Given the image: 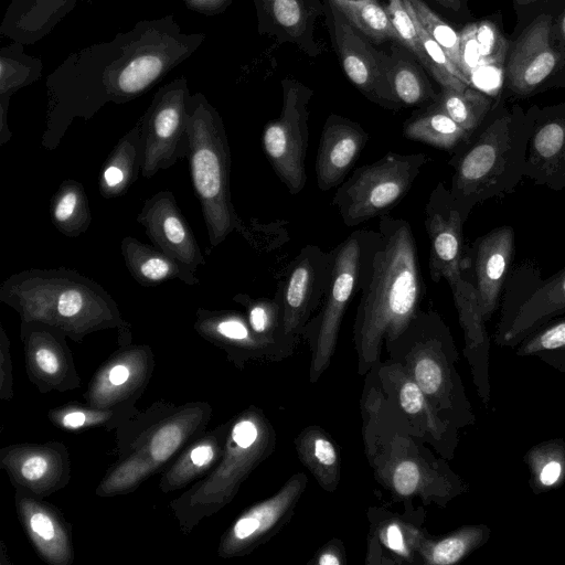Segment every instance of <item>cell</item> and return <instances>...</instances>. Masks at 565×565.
Masks as SVG:
<instances>
[{
	"label": "cell",
	"instance_id": "681fc988",
	"mask_svg": "<svg viewBox=\"0 0 565 565\" xmlns=\"http://www.w3.org/2000/svg\"><path fill=\"white\" fill-rule=\"evenodd\" d=\"M548 351L565 352V318L547 323L526 339L516 349V355L536 356Z\"/></svg>",
	"mask_w": 565,
	"mask_h": 565
},
{
	"label": "cell",
	"instance_id": "6f0895ef",
	"mask_svg": "<svg viewBox=\"0 0 565 565\" xmlns=\"http://www.w3.org/2000/svg\"><path fill=\"white\" fill-rule=\"evenodd\" d=\"M534 1H537V0H516V2L520 4H527V3H532Z\"/></svg>",
	"mask_w": 565,
	"mask_h": 565
},
{
	"label": "cell",
	"instance_id": "1f68e13d",
	"mask_svg": "<svg viewBox=\"0 0 565 565\" xmlns=\"http://www.w3.org/2000/svg\"><path fill=\"white\" fill-rule=\"evenodd\" d=\"M230 427L231 422L222 424L190 443L163 472L160 490L164 493L180 490L212 470L223 456Z\"/></svg>",
	"mask_w": 565,
	"mask_h": 565
},
{
	"label": "cell",
	"instance_id": "7402d4cb",
	"mask_svg": "<svg viewBox=\"0 0 565 565\" xmlns=\"http://www.w3.org/2000/svg\"><path fill=\"white\" fill-rule=\"evenodd\" d=\"M66 334L39 321H21V340L30 380L41 392L73 390L79 385Z\"/></svg>",
	"mask_w": 565,
	"mask_h": 565
},
{
	"label": "cell",
	"instance_id": "4dcf8cb0",
	"mask_svg": "<svg viewBox=\"0 0 565 565\" xmlns=\"http://www.w3.org/2000/svg\"><path fill=\"white\" fill-rule=\"evenodd\" d=\"M524 178L554 191L565 190V111L533 120Z\"/></svg>",
	"mask_w": 565,
	"mask_h": 565
},
{
	"label": "cell",
	"instance_id": "9a60e30c",
	"mask_svg": "<svg viewBox=\"0 0 565 565\" xmlns=\"http://www.w3.org/2000/svg\"><path fill=\"white\" fill-rule=\"evenodd\" d=\"M512 278L515 286H507L494 337L500 347L518 345L551 320L565 313V267L546 280L535 278L534 285L527 274L525 278L529 287H524L518 270Z\"/></svg>",
	"mask_w": 565,
	"mask_h": 565
},
{
	"label": "cell",
	"instance_id": "bcb514c9",
	"mask_svg": "<svg viewBox=\"0 0 565 565\" xmlns=\"http://www.w3.org/2000/svg\"><path fill=\"white\" fill-rule=\"evenodd\" d=\"M403 1L412 10L424 30L443 47L451 62L461 72L460 34L441 20L423 0Z\"/></svg>",
	"mask_w": 565,
	"mask_h": 565
},
{
	"label": "cell",
	"instance_id": "e575fe53",
	"mask_svg": "<svg viewBox=\"0 0 565 565\" xmlns=\"http://www.w3.org/2000/svg\"><path fill=\"white\" fill-rule=\"evenodd\" d=\"M294 443L301 463L324 491L333 493L341 479V459L326 430L317 425L307 426Z\"/></svg>",
	"mask_w": 565,
	"mask_h": 565
},
{
	"label": "cell",
	"instance_id": "ab89813d",
	"mask_svg": "<svg viewBox=\"0 0 565 565\" xmlns=\"http://www.w3.org/2000/svg\"><path fill=\"white\" fill-rule=\"evenodd\" d=\"M529 484L535 494L550 492L565 482V440L554 438L532 446L523 457Z\"/></svg>",
	"mask_w": 565,
	"mask_h": 565
},
{
	"label": "cell",
	"instance_id": "9f6ffc18",
	"mask_svg": "<svg viewBox=\"0 0 565 565\" xmlns=\"http://www.w3.org/2000/svg\"><path fill=\"white\" fill-rule=\"evenodd\" d=\"M561 30H562L563 36L565 38V13H564V15L562 18Z\"/></svg>",
	"mask_w": 565,
	"mask_h": 565
},
{
	"label": "cell",
	"instance_id": "8fae6325",
	"mask_svg": "<svg viewBox=\"0 0 565 565\" xmlns=\"http://www.w3.org/2000/svg\"><path fill=\"white\" fill-rule=\"evenodd\" d=\"M428 161L423 152H388L355 169L338 186L331 203L349 227L386 215L409 192Z\"/></svg>",
	"mask_w": 565,
	"mask_h": 565
},
{
	"label": "cell",
	"instance_id": "f546056e",
	"mask_svg": "<svg viewBox=\"0 0 565 565\" xmlns=\"http://www.w3.org/2000/svg\"><path fill=\"white\" fill-rule=\"evenodd\" d=\"M551 28V17L542 14L516 40L507 65L508 85L514 93H532L555 68L557 55L550 42Z\"/></svg>",
	"mask_w": 565,
	"mask_h": 565
},
{
	"label": "cell",
	"instance_id": "c3c4849f",
	"mask_svg": "<svg viewBox=\"0 0 565 565\" xmlns=\"http://www.w3.org/2000/svg\"><path fill=\"white\" fill-rule=\"evenodd\" d=\"M473 38L479 55V68L500 66L503 63L507 41L489 21L473 24Z\"/></svg>",
	"mask_w": 565,
	"mask_h": 565
},
{
	"label": "cell",
	"instance_id": "ac0fdd59",
	"mask_svg": "<svg viewBox=\"0 0 565 565\" xmlns=\"http://www.w3.org/2000/svg\"><path fill=\"white\" fill-rule=\"evenodd\" d=\"M372 371L386 397L415 433L437 455L454 459L459 443L458 428L439 416L411 374L390 359L381 361Z\"/></svg>",
	"mask_w": 565,
	"mask_h": 565
},
{
	"label": "cell",
	"instance_id": "e0dca14e",
	"mask_svg": "<svg viewBox=\"0 0 565 565\" xmlns=\"http://www.w3.org/2000/svg\"><path fill=\"white\" fill-rule=\"evenodd\" d=\"M323 4L330 38L347 77L372 103L401 109L387 78V54L375 50L328 0Z\"/></svg>",
	"mask_w": 565,
	"mask_h": 565
},
{
	"label": "cell",
	"instance_id": "11a10c76",
	"mask_svg": "<svg viewBox=\"0 0 565 565\" xmlns=\"http://www.w3.org/2000/svg\"><path fill=\"white\" fill-rule=\"evenodd\" d=\"M435 1L446 8L452 9V10H459V8L461 6V0H435Z\"/></svg>",
	"mask_w": 565,
	"mask_h": 565
},
{
	"label": "cell",
	"instance_id": "9c48e42d",
	"mask_svg": "<svg viewBox=\"0 0 565 565\" xmlns=\"http://www.w3.org/2000/svg\"><path fill=\"white\" fill-rule=\"evenodd\" d=\"M277 445L276 431L264 412L249 406L231 420L222 458L206 478L195 482L170 504L181 529L190 532L218 512Z\"/></svg>",
	"mask_w": 565,
	"mask_h": 565
},
{
	"label": "cell",
	"instance_id": "d4e9b609",
	"mask_svg": "<svg viewBox=\"0 0 565 565\" xmlns=\"http://www.w3.org/2000/svg\"><path fill=\"white\" fill-rule=\"evenodd\" d=\"M366 564H420L419 546L427 535L422 526L424 515L407 511L401 515L383 508L367 511Z\"/></svg>",
	"mask_w": 565,
	"mask_h": 565
},
{
	"label": "cell",
	"instance_id": "7c38bea8",
	"mask_svg": "<svg viewBox=\"0 0 565 565\" xmlns=\"http://www.w3.org/2000/svg\"><path fill=\"white\" fill-rule=\"evenodd\" d=\"M463 215L449 189L439 182L425 207V230L429 239L428 268L430 279H445L452 292L455 307L478 301L475 285L466 278L469 263L463 245Z\"/></svg>",
	"mask_w": 565,
	"mask_h": 565
},
{
	"label": "cell",
	"instance_id": "ffe728a7",
	"mask_svg": "<svg viewBox=\"0 0 565 565\" xmlns=\"http://www.w3.org/2000/svg\"><path fill=\"white\" fill-rule=\"evenodd\" d=\"M194 330L205 340L225 351L227 359L238 369L253 361L280 362L296 351L298 344L257 334L245 315L235 310L195 312Z\"/></svg>",
	"mask_w": 565,
	"mask_h": 565
},
{
	"label": "cell",
	"instance_id": "d6a6232c",
	"mask_svg": "<svg viewBox=\"0 0 565 565\" xmlns=\"http://www.w3.org/2000/svg\"><path fill=\"white\" fill-rule=\"evenodd\" d=\"M125 265L131 277L146 287L179 279L194 286L199 284L195 273L184 268L153 245L126 236L120 243Z\"/></svg>",
	"mask_w": 565,
	"mask_h": 565
},
{
	"label": "cell",
	"instance_id": "f35d334b",
	"mask_svg": "<svg viewBox=\"0 0 565 565\" xmlns=\"http://www.w3.org/2000/svg\"><path fill=\"white\" fill-rule=\"evenodd\" d=\"M50 215L61 234L67 237L84 234L92 223V213L83 184L64 180L51 199Z\"/></svg>",
	"mask_w": 565,
	"mask_h": 565
},
{
	"label": "cell",
	"instance_id": "277c9868",
	"mask_svg": "<svg viewBox=\"0 0 565 565\" xmlns=\"http://www.w3.org/2000/svg\"><path fill=\"white\" fill-rule=\"evenodd\" d=\"M0 301L14 309L21 321L50 324L76 342L114 328L120 340L131 338L130 326L111 296L74 269L31 268L13 274L0 285Z\"/></svg>",
	"mask_w": 565,
	"mask_h": 565
},
{
	"label": "cell",
	"instance_id": "52a82bcc",
	"mask_svg": "<svg viewBox=\"0 0 565 565\" xmlns=\"http://www.w3.org/2000/svg\"><path fill=\"white\" fill-rule=\"evenodd\" d=\"M384 347L388 359L411 374L445 422L458 429L476 423L456 366L459 354L452 333L438 312L419 309L404 331Z\"/></svg>",
	"mask_w": 565,
	"mask_h": 565
},
{
	"label": "cell",
	"instance_id": "d6986e66",
	"mask_svg": "<svg viewBox=\"0 0 565 565\" xmlns=\"http://www.w3.org/2000/svg\"><path fill=\"white\" fill-rule=\"evenodd\" d=\"M307 482V476L297 472L271 497L245 510L221 537L218 556L247 555L275 536L295 514Z\"/></svg>",
	"mask_w": 565,
	"mask_h": 565
},
{
	"label": "cell",
	"instance_id": "7bdbcfd3",
	"mask_svg": "<svg viewBox=\"0 0 565 565\" xmlns=\"http://www.w3.org/2000/svg\"><path fill=\"white\" fill-rule=\"evenodd\" d=\"M362 35L374 43L398 41L385 8L379 0H328Z\"/></svg>",
	"mask_w": 565,
	"mask_h": 565
},
{
	"label": "cell",
	"instance_id": "ba28073f",
	"mask_svg": "<svg viewBox=\"0 0 565 565\" xmlns=\"http://www.w3.org/2000/svg\"><path fill=\"white\" fill-rule=\"evenodd\" d=\"M190 175L200 201L212 247L234 231L247 238V227L232 203L231 151L223 120L201 93L191 95L186 126Z\"/></svg>",
	"mask_w": 565,
	"mask_h": 565
},
{
	"label": "cell",
	"instance_id": "816d5d0a",
	"mask_svg": "<svg viewBox=\"0 0 565 565\" xmlns=\"http://www.w3.org/2000/svg\"><path fill=\"white\" fill-rule=\"evenodd\" d=\"M1 330V398L9 399L12 397V375H11V360L9 351V340L6 335L3 328Z\"/></svg>",
	"mask_w": 565,
	"mask_h": 565
},
{
	"label": "cell",
	"instance_id": "cb8c5ba5",
	"mask_svg": "<svg viewBox=\"0 0 565 565\" xmlns=\"http://www.w3.org/2000/svg\"><path fill=\"white\" fill-rule=\"evenodd\" d=\"M152 245L195 273L204 256L171 191L162 190L145 200L136 217Z\"/></svg>",
	"mask_w": 565,
	"mask_h": 565
},
{
	"label": "cell",
	"instance_id": "3957f363",
	"mask_svg": "<svg viewBox=\"0 0 565 565\" xmlns=\"http://www.w3.org/2000/svg\"><path fill=\"white\" fill-rule=\"evenodd\" d=\"M361 398L362 437L375 480L396 501L417 498L446 507L468 491V484L437 457L382 391L373 371Z\"/></svg>",
	"mask_w": 565,
	"mask_h": 565
},
{
	"label": "cell",
	"instance_id": "74e56055",
	"mask_svg": "<svg viewBox=\"0 0 565 565\" xmlns=\"http://www.w3.org/2000/svg\"><path fill=\"white\" fill-rule=\"evenodd\" d=\"M405 138L443 150H455L471 135L441 110L435 102L409 117L403 126Z\"/></svg>",
	"mask_w": 565,
	"mask_h": 565
},
{
	"label": "cell",
	"instance_id": "f6af8a7d",
	"mask_svg": "<svg viewBox=\"0 0 565 565\" xmlns=\"http://www.w3.org/2000/svg\"><path fill=\"white\" fill-rule=\"evenodd\" d=\"M233 300L245 308L247 322L257 334L299 344L281 335V308L277 294L271 299L252 298L248 295L238 294L233 297Z\"/></svg>",
	"mask_w": 565,
	"mask_h": 565
},
{
	"label": "cell",
	"instance_id": "44dd1931",
	"mask_svg": "<svg viewBox=\"0 0 565 565\" xmlns=\"http://www.w3.org/2000/svg\"><path fill=\"white\" fill-rule=\"evenodd\" d=\"M0 463L15 488L40 498L64 488L71 477L68 451L58 441L2 448Z\"/></svg>",
	"mask_w": 565,
	"mask_h": 565
},
{
	"label": "cell",
	"instance_id": "4316f807",
	"mask_svg": "<svg viewBox=\"0 0 565 565\" xmlns=\"http://www.w3.org/2000/svg\"><path fill=\"white\" fill-rule=\"evenodd\" d=\"M42 499L15 488V507L21 524L44 562L70 565L74 559L71 526L60 511Z\"/></svg>",
	"mask_w": 565,
	"mask_h": 565
},
{
	"label": "cell",
	"instance_id": "ee69618b",
	"mask_svg": "<svg viewBox=\"0 0 565 565\" xmlns=\"http://www.w3.org/2000/svg\"><path fill=\"white\" fill-rule=\"evenodd\" d=\"M435 103L471 136L484 121L492 107L491 99L471 86L463 90L443 87Z\"/></svg>",
	"mask_w": 565,
	"mask_h": 565
},
{
	"label": "cell",
	"instance_id": "8d00e7d4",
	"mask_svg": "<svg viewBox=\"0 0 565 565\" xmlns=\"http://www.w3.org/2000/svg\"><path fill=\"white\" fill-rule=\"evenodd\" d=\"M490 534V527L483 523L463 525L443 536L427 533L418 551L420 564H457L483 546Z\"/></svg>",
	"mask_w": 565,
	"mask_h": 565
},
{
	"label": "cell",
	"instance_id": "d590c367",
	"mask_svg": "<svg viewBox=\"0 0 565 565\" xmlns=\"http://www.w3.org/2000/svg\"><path fill=\"white\" fill-rule=\"evenodd\" d=\"M397 44L387 55V78L396 102L401 107L435 102L438 94L434 92L423 66L408 50Z\"/></svg>",
	"mask_w": 565,
	"mask_h": 565
},
{
	"label": "cell",
	"instance_id": "b9f144b4",
	"mask_svg": "<svg viewBox=\"0 0 565 565\" xmlns=\"http://www.w3.org/2000/svg\"><path fill=\"white\" fill-rule=\"evenodd\" d=\"M138 413L135 405L96 407L92 405L67 404L49 412L51 423L66 430H82L104 427L119 428Z\"/></svg>",
	"mask_w": 565,
	"mask_h": 565
},
{
	"label": "cell",
	"instance_id": "db71d44e",
	"mask_svg": "<svg viewBox=\"0 0 565 565\" xmlns=\"http://www.w3.org/2000/svg\"><path fill=\"white\" fill-rule=\"evenodd\" d=\"M546 364L556 369L565 374V352L564 351H548L536 355Z\"/></svg>",
	"mask_w": 565,
	"mask_h": 565
},
{
	"label": "cell",
	"instance_id": "f1b7e54d",
	"mask_svg": "<svg viewBox=\"0 0 565 565\" xmlns=\"http://www.w3.org/2000/svg\"><path fill=\"white\" fill-rule=\"evenodd\" d=\"M367 140L369 134L359 122L335 114L328 116L315 164L319 190L329 191L344 181Z\"/></svg>",
	"mask_w": 565,
	"mask_h": 565
},
{
	"label": "cell",
	"instance_id": "2e32d148",
	"mask_svg": "<svg viewBox=\"0 0 565 565\" xmlns=\"http://www.w3.org/2000/svg\"><path fill=\"white\" fill-rule=\"evenodd\" d=\"M332 262V250L308 244L289 265L276 292L280 301L284 339L299 343L306 324L323 301Z\"/></svg>",
	"mask_w": 565,
	"mask_h": 565
},
{
	"label": "cell",
	"instance_id": "5bb4252c",
	"mask_svg": "<svg viewBox=\"0 0 565 565\" xmlns=\"http://www.w3.org/2000/svg\"><path fill=\"white\" fill-rule=\"evenodd\" d=\"M190 96L186 79H174L154 94L140 118L143 178H151L186 157Z\"/></svg>",
	"mask_w": 565,
	"mask_h": 565
},
{
	"label": "cell",
	"instance_id": "f5cc1de1",
	"mask_svg": "<svg viewBox=\"0 0 565 565\" xmlns=\"http://www.w3.org/2000/svg\"><path fill=\"white\" fill-rule=\"evenodd\" d=\"M186 6L198 12L215 14L223 11L231 0H184Z\"/></svg>",
	"mask_w": 565,
	"mask_h": 565
},
{
	"label": "cell",
	"instance_id": "30bf717a",
	"mask_svg": "<svg viewBox=\"0 0 565 565\" xmlns=\"http://www.w3.org/2000/svg\"><path fill=\"white\" fill-rule=\"evenodd\" d=\"M376 232L354 231L333 250L332 270L321 309L306 324L301 339L310 350L309 381L330 366L345 310L360 291L366 256Z\"/></svg>",
	"mask_w": 565,
	"mask_h": 565
},
{
	"label": "cell",
	"instance_id": "60d3db41",
	"mask_svg": "<svg viewBox=\"0 0 565 565\" xmlns=\"http://www.w3.org/2000/svg\"><path fill=\"white\" fill-rule=\"evenodd\" d=\"M40 61L23 55L22 49L18 53L13 46L1 50V75H0V145L11 139L7 114L9 98L13 92L35 81L41 73Z\"/></svg>",
	"mask_w": 565,
	"mask_h": 565
},
{
	"label": "cell",
	"instance_id": "6da1fadb",
	"mask_svg": "<svg viewBox=\"0 0 565 565\" xmlns=\"http://www.w3.org/2000/svg\"><path fill=\"white\" fill-rule=\"evenodd\" d=\"M182 34L171 15L139 22L111 42L72 55L47 79L42 147L55 150L76 117L89 119L108 102H129L152 87L203 41Z\"/></svg>",
	"mask_w": 565,
	"mask_h": 565
},
{
	"label": "cell",
	"instance_id": "f907efd6",
	"mask_svg": "<svg viewBox=\"0 0 565 565\" xmlns=\"http://www.w3.org/2000/svg\"><path fill=\"white\" fill-rule=\"evenodd\" d=\"M347 556L342 542L332 539L322 545L308 564L315 565H344Z\"/></svg>",
	"mask_w": 565,
	"mask_h": 565
},
{
	"label": "cell",
	"instance_id": "603a6c76",
	"mask_svg": "<svg viewBox=\"0 0 565 565\" xmlns=\"http://www.w3.org/2000/svg\"><path fill=\"white\" fill-rule=\"evenodd\" d=\"M152 369L153 355L148 345L124 344L96 373L85 399L102 408L135 405L150 381Z\"/></svg>",
	"mask_w": 565,
	"mask_h": 565
},
{
	"label": "cell",
	"instance_id": "7dc6e473",
	"mask_svg": "<svg viewBox=\"0 0 565 565\" xmlns=\"http://www.w3.org/2000/svg\"><path fill=\"white\" fill-rule=\"evenodd\" d=\"M388 18L397 33V43L408 50L424 67L425 55L418 38L414 19L403 0H388L385 7Z\"/></svg>",
	"mask_w": 565,
	"mask_h": 565
},
{
	"label": "cell",
	"instance_id": "7a4b0ae2",
	"mask_svg": "<svg viewBox=\"0 0 565 565\" xmlns=\"http://www.w3.org/2000/svg\"><path fill=\"white\" fill-rule=\"evenodd\" d=\"M424 282L411 224L380 217L361 282L353 323L356 367L366 375L381 362L386 341L395 339L419 310Z\"/></svg>",
	"mask_w": 565,
	"mask_h": 565
},
{
	"label": "cell",
	"instance_id": "484cf974",
	"mask_svg": "<svg viewBox=\"0 0 565 565\" xmlns=\"http://www.w3.org/2000/svg\"><path fill=\"white\" fill-rule=\"evenodd\" d=\"M515 250V234L510 225L498 226L477 238L467 253L468 268L473 267L478 301L483 320L494 313L509 276Z\"/></svg>",
	"mask_w": 565,
	"mask_h": 565
},
{
	"label": "cell",
	"instance_id": "4fadbf2b",
	"mask_svg": "<svg viewBox=\"0 0 565 565\" xmlns=\"http://www.w3.org/2000/svg\"><path fill=\"white\" fill-rule=\"evenodd\" d=\"M281 86L280 115L264 127L262 145L275 174L290 194H298L307 183L308 105L313 90L291 78H284Z\"/></svg>",
	"mask_w": 565,
	"mask_h": 565
},
{
	"label": "cell",
	"instance_id": "8992f818",
	"mask_svg": "<svg viewBox=\"0 0 565 565\" xmlns=\"http://www.w3.org/2000/svg\"><path fill=\"white\" fill-rule=\"evenodd\" d=\"M533 120L503 113L484 121L458 148L450 194L468 218L473 207L489 199L514 191L524 178L526 149Z\"/></svg>",
	"mask_w": 565,
	"mask_h": 565
},
{
	"label": "cell",
	"instance_id": "836d02e7",
	"mask_svg": "<svg viewBox=\"0 0 565 565\" xmlns=\"http://www.w3.org/2000/svg\"><path fill=\"white\" fill-rule=\"evenodd\" d=\"M141 173V127L136 124L116 143L105 160L98 190L103 198H118L127 192Z\"/></svg>",
	"mask_w": 565,
	"mask_h": 565
},
{
	"label": "cell",
	"instance_id": "5b68a950",
	"mask_svg": "<svg viewBox=\"0 0 565 565\" xmlns=\"http://www.w3.org/2000/svg\"><path fill=\"white\" fill-rule=\"evenodd\" d=\"M212 417L206 403L158 404L117 428L118 461L96 489L99 497L126 494L201 436Z\"/></svg>",
	"mask_w": 565,
	"mask_h": 565
},
{
	"label": "cell",
	"instance_id": "83f0119b",
	"mask_svg": "<svg viewBox=\"0 0 565 565\" xmlns=\"http://www.w3.org/2000/svg\"><path fill=\"white\" fill-rule=\"evenodd\" d=\"M258 32L280 43H292L310 56L322 53L315 39L317 20L324 14L319 0H254Z\"/></svg>",
	"mask_w": 565,
	"mask_h": 565
}]
</instances>
